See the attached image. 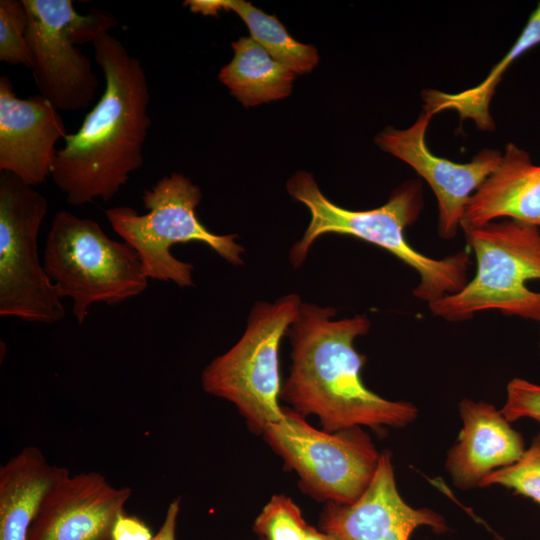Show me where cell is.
Masks as SVG:
<instances>
[{
	"label": "cell",
	"mask_w": 540,
	"mask_h": 540,
	"mask_svg": "<svg viewBox=\"0 0 540 540\" xmlns=\"http://www.w3.org/2000/svg\"><path fill=\"white\" fill-rule=\"evenodd\" d=\"M105 87L79 129L68 134L51 171L68 204L109 201L144 164L151 118L149 83L141 60L110 33L94 40Z\"/></svg>",
	"instance_id": "6da1fadb"
},
{
	"label": "cell",
	"mask_w": 540,
	"mask_h": 540,
	"mask_svg": "<svg viewBox=\"0 0 540 540\" xmlns=\"http://www.w3.org/2000/svg\"><path fill=\"white\" fill-rule=\"evenodd\" d=\"M335 314V308L302 302L288 331L292 364L280 398L305 418L317 416L328 432L411 423L418 413L415 405L380 397L362 381L366 358L354 340L369 332V319L335 320Z\"/></svg>",
	"instance_id": "7a4b0ae2"
},
{
	"label": "cell",
	"mask_w": 540,
	"mask_h": 540,
	"mask_svg": "<svg viewBox=\"0 0 540 540\" xmlns=\"http://www.w3.org/2000/svg\"><path fill=\"white\" fill-rule=\"evenodd\" d=\"M296 201L304 204L311 220L302 239L290 250V261L297 268L303 264L316 239L324 234L349 235L385 249L416 270L420 282L415 297L431 303L459 292L467 283L470 257L458 252L443 259L430 258L415 250L404 231L412 225L423 208L421 182L409 180L395 189L388 201L370 210H349L331 202L319 189L311 173L299 171L286 184Z\"/></svg>",
	"instance_id": "3957f363"
},
{
	"label": "cell",
	"mask_w": 540,
	"mask_h": 540,
	"mask_svg": "<svg viewBox=\"0 0 540 540\" xmlns=\"http://www.w3.org/2000/svg\"><path fill=\"white\" fill-rule=\"evenodd\" d=\"M201 198L197 185L174 172L144 191L145 214L119 206L107 209L105 215L114 232L137 252L149 279L190 287L194 286L193 265L173 256L174 245L201 242L225 261L243 264L244 248L236 243L237 236L215 234L198 219Z\"/></svg>",
	"instance_id": "277c9868"
},
{
	"label": "cell",
	"mask_w": 540,
	"mask_h": 540,
	"mask_svg": "<svg viewBox=\"0 0 540 540\" xmlns=\"http://www.w3.org/2000/svg\"><path fill=\"white\" fill-rule=\"evenodd\" d=\"M43 265L62 298L82 324L89 307L116 305L142 294L148 280L137 252L109 238L94 220L58 211L48 231Z\"/></svg>",
	"instance_id": "5b68a950"
},
{
	"label": "cell",
	"mask_w": 540,
	"mask_h": 540,
	"mask_svg": "<svg viewBox=\"0 0 540 540\" xmlns=\"http://www.w3.org/2000/svg\"><path fill=\"white\" fill-rule=\"evenodd\" d=\"M476 258V274L459 292L429 303L437 317L464 321L477 312L498 310L540 322V228L512 219L464 231Z\"/></svg>",
	"instance_id": "8992f818"
},
{
	"label": "cell",
	"mask_w": 540,
	"mask_h": 540,
	"mask_svg": "<svg viewBox=\"0 0 540 540\" xmlns=\"http://www.w3.org/2000/svg\"><path fill=\"white\" fill-rule=\"evenodd\" d=\"M301 304L293 293L272 303L256 302L241 338L202 372L203 390L231 402L254 433L263 434L284 418L279 351Z\"/></svg>",
	"instance_id": "52a82bcc"
},
{
	"label": "cell",
	"mask_w": 540,
	"mask_h": 540,
	"mask_svg": "<svg viewBox=\"0 0 540 540\" xmlns=\"http://www.w3.org/2000/svg\"><path fill=\"white\" fill-rule=\"evenodd\" d=\"M29 23L26 41L40 95L59 111H78L94 101L99 80L77 45L94 42L117 25L113 14H79L71 0H23Z\"/></svg>",
	"instance_id": "ba28073f"
},
{
	"label": "cell",
	"mask_w": 540,
	"mask_h": 540,
	"mask_svg": "<svg viewBox=\"0 0 540 540\" xmlns=\"http://www.w3.org/2000/svg\"><path fill=\"white\" fill-rule=\"evenodd\" d=\"M48 211L46 197L14 175L0 172V316L55 324L65 317L56 286L38 253Z\"/></svg>",
	"instance_id": "9c48e42d"
},
{
	"label": "cell",
	"mask_w": 540,
	"mask_h": 540,
	"mask_svg": "<svg viewBox=\"0 0 540 540\" xmlns=\"http://www.w3.org/2000/svg\"><path fill=\"white\" fill-rule=\"evenodd\" d=\"M262 435L295 471L300 489L326 503L355 502L371 482L380 457L361 427L318 430L290 408H284V418Z\"/></svg>",
	"instance_id": "30bf717a"
},
{
	"label": "cell",
	"mask_w": 540,
	"mask_h": 540,
	"mask_svg": "<svg viewBox=\"0 0 540 540\" xmlns=\"http://www.w3.org/2000/svg\"><path fill=\"white\" fill-rule=\"evenodd\" d=\"M432 116L423 109L410 127H386L376 136L375 143L411 166L429 184L437 199L438 234L443 239H452L461 227L471 196L497 169L502 153L485 148L467 163L434 155L425 139Z\"/></svg>",
	"instance_id": "8fae6325"
},
{
	"label": "cell",
	"mask_w": 540,
	"mask_h": 540,
	"mask_svg": "<svg viewBox=\"0 0 540 540\" xmlns=\"http://www.w3.org/2000/svg\"><path fill=\"white\" fill-rule=\"evenodd\" d=\"M319 526L331 540H409L421 526L436 532L447 530L440 514L413 508L403 500L388 452L380 454L371 482L355 502L326 503Z\"/></svg>",
	"instance_id": "7c38bea8"
},
{
	"label": "cell",
	"mask_w": 540,
	"mask_h": 540,
	"mask_svg": "<svg viewBox=\"0 0 540 540\" xmlns=\"http://www.w3.org/2000/svg\"><path fill=\"white\" fill-rule=\"evenodd\" d=\"M131 493L98 472L69 474L48 493L28 540H112Z\"/></svg>",
	"instance_id": "4fadbf2b"
},
{
	"label": "cell",
	"mask_w": 540,
	"mask_h": 540,
	"mask_svg": "<svg viewBox=\"0 0 540 540\" xmlns=\"http://www.w3.org/2000/svg\"><path fill=\"white\" fill-rule=\"evenodd\" d=\"M68 135L64 121L43 96L18 98L7 76L0 77V172L29 186L46 182L58 150Z\"/></svg>",
	"instance_id": "5bb4252c"
},
{
	"label": "cell",
	"mask_w": 540,
	"mask_h": 540,
	"mask_svg": "<svg viewBox=\"0 0 540 540\" xmlns=\"http://www.w3.org/2000/svg\"><path fill=\"white\" fill-rule=\"evenodd\" d=\"M459 412L463 426L446 467L453 483L467 489L479 486L494 469L516 462L525 445L522 435L492 404L463 399Z\"/></svg>",
	"instance_id": "9a60e30c"
},
{
	"label": "cell",
	"mask_w": 540,
	"mask_h": 540,
	"mask_svg": "<svg viewBox=\"0 0 540 540\" xmlns=\"http://www.w3.org/2000/svg\"><path fill=\"white\" fill-rule=\"evenodd\" d=\"M500 218L540 228V165L511 142L497 169L471 196L461 227L466 231Z\"/></svg>",
	"instance_id": "2e32d148"
},
{
	"label": "cell",
	"mask_w": 540,
	"mask_h": 540,
	"mask_svg": "<svg viewBox=\"0 0 540 540\" xmlns=\"http://www.w3.org/2000/svg\"><path fill=\"white\" fill-rule=\"evenodd\" d=\"M70 472L26 446L0 467V540H28L51 489Z\"/></svg>",
	"instance_id": "e0dca14e"
},
{
	"label": "cell",
	"mask_w": 540,
	"mask_h": 540,
	"mask_svg": "<svg viewBox=\"0 0 540 540\" xmlns=\"http://www.w3.org/2000/svg\"><path fill=\"white\" fill-rule=\"evenodd\" d=\"M232 48L234 57L220 70L218 79L245 107L291 94L296 74L251 37L239 38Z\"/></svg>",
	"instance_id": "ac0fdd59"
},
{
	"label": "cell",
	"mask_w": 540,
	"mask_h": 540,
	"mask_svg": "<svg viewBox=\"0 0 540 540\" xmlns=\"http://www.w3.org/2000/svg\"><path fill=\"white\" fill-rule=\"evenodd\" d=\"M539 44L540 2L530 14L516 41L490 70L488 77L479 85L457 93H446L434 89L424 90L423 108L432 115L444 110H455L461 120L471 119L479 129L493 131L495 124L489 112V105L498 83L516 59Z\"/></svg>",
	"instance_id": "d6986e66"
},
{
	"label": "cell",
	"mask_w": 540,
	"mask_h": 540,
	"mask_svg": "<svg viewBox=\"0 0 540 540\" xmlns=\"http://www.w3.org/2000/svg\"><path fill=\"white\" fill-rule=\"evenodd\" d=\"M193 13L217 16L220 11L235 12L247 25L251 38L296 75L311 72L319 56L313 45L298 42L275 15H268L244 0H187Z\"/></svg>",
	"instance_id": "ffe728a7"
},
{
	"label": "cell",
	"mask_w": 540,
	"mask_h": 540,
	"mask_svg": "<svg viewBox=\"0 0 540 540\" xmlns=\"http://www.w3.org/2000/svg\"><path fill=\"white\" fill-rule=\"evenodd\" d=\"M309 526L301 509L284 494L274 495L255 519L260 540H305Z\"/></svg>",
	"instance_id": "44dd1931"
},
{
	"label": "cell",
	"mask_w": 540,
	"mask_h": 540,
	"mask_svg": "<svg viewBox=\"0 0 540 540\" xmlns=\"http://www.w3.org/2000/svg\"><path fill=\"white\" fill-rule=\"evenodd\" d=\"M501 485L530 498L540 507V433L513 464L486 475L478 487Z\"/></svg>",
	"instance_id": "7402d4cb"
},
{
	"label": "cell",
	"mask_w": 540,
	"mask_h": 540,
	"mask_svg": "<svg viewBox=\"0 0 540 540\" xmlns=\"http://www.w3.org/2000/svg\"><path fill=\"white\" fill-rule=\"evenodd\" d=\"M29 17L23 0L0 1V61L32 68L26 41Z\"/></svg>",
	"instance_id": "603a6c76"
},
{
	"label": "cell",
	"mask_w": 540,
	"mask_h": 540,
	"mask_svg": "<svg viewBox=\"0 0 540 540\" xmlns=\"http://www.w3.org/2000/svg\"><path fill=\"white\" fill-rule=\"evenodd\" d=\"M507 421L533 418L540 422V385L522 378L512 379L507 386V397L500 410Z\"/></svg>",
	"instance_id": "cb8c5ba5"
},
{
	"label": "cell",
	"mask_w": 540,
	"mask_h": 540,
	"mask_svg": "<svg viewBox=\"0 0 540 540\" xmlns=\"http://www.w3.org/2000/svg\"><path fill=\"white\" fill-rule=\"evenodd\" d=\"M149 527L139 518L123 512L117 519L112 540H153Z\"/></svg>",
	"instance_id": "d4e9b609"
},
{
	"label": "cell",
	"mask_w": 540,
	"mask_h": 540,
	"mask_svg": "<svg viewBox=\"0 0 540 540\" xmlns=\"http://www.w3.org/2000/svg\"><path fill=\"white\" fill-rule=\"evenodd\" d=\"M180 512V498L174 499L168 506L162 525L153 540H176L177 518Z\"/></svg>",
	"instance_id": "484cf974"
},
{
	"label": "cell",
	"mask_w": 540,
	"mask_h": 540,
	"mask_svg": "<svg viewBox=\"0 0 540 540\" xmlns=\"http://www.w3.org/2000/svg\"><path fill=\"white\" fill-rule=\"evenodd\" d=\"M305 540H331V539L326 533L310 525Z\"/></svg>",
	"instance_id": "4316f807"
},
{
	"label": "cell",
	"mask_w": 540,
	"mask_h": 540,
	"mask_svg": "<svg viewBox=\"0 0 540 540\" xmlns=\"http://www.w3.org/2000/svg\"><path fill=\"white\" fill-rule=\"evenodd\" d=\"M539 350H540V340H539Z\"/></svg>",
	"instance_id": "83f0119b"
}]
</instances>
